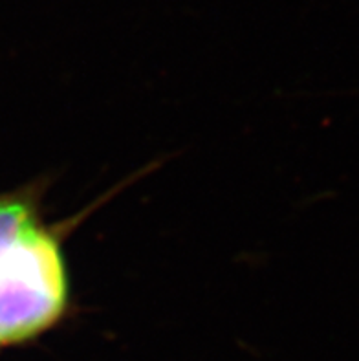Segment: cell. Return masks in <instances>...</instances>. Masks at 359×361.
I'll return each instance as SVG.
<instances>
[{
  "label": "cell",
  "instance_id": "1",
  "mask_svg": "<svg viewBox=\"0 0 359 361\" xmlns=\"http://www.w3.org/2000/svg\"><path fill=\"white\" fill-rule=\"evenodd\" d=\"M68 302V274L54 235L24 202L0 200V347L46 330Z\"/></svg>",
  "mask_w": 359,
  "mask_h": 361
}]
</instances>
